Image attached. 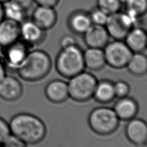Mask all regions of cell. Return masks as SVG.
Segmentation results:
<instances>
[{"mask_svg":"<svg viewBox=\"0 0 147 147\" xmlns=\"http://www.w3.org/2000/svg\"><path fill=\"white\" fill-rule=\"evenodd\" d=\"M8 123L11 134L26 144H37L46 135L47 129L43 121L32 114H17L12 117Z\"/></svg>","mask_w":147,"mask_h":147,"instance_id":"obj_1","label":"cell"},{"mask_svg":"<svg viewBox=\"0 0 147 147\" xmlns=\"http://www.w3.org/2000/svg\"><path fill=\"white\" fill-rule=\"evenodd\" d=\"M51 59L45 51L40 49L28 52L26 57L16 69L18 76L26 81L34 82L44 78L51 68Z\"/></svg>","mask_w":147,"mask_h":147,"instance_id":"obj_2","label":"cell"},{"mask_svg":"<svg viewBox=\"0 0 147 147\" xmlns=\"http://www.w3.org/2000/svg\"><path fill=\"white\" fill-rule=\"evenodd\" d=\"M55 65L61 76L71 78L85 68L83 51L77 44L61 48L57 55Z\"/></svg>","mask_w":147,"mask_h":147,"instance_id":"obj_3","label":"cell"},{"mask_svg":"<svg viewBox=\"0 0 147 147\" xmlns=\"http://www.w3.org/2000/svg\"><path fill=\"white\" fill-rule=\"evenodd\" d=\"M91 130L99 135H109L114 133L119 126V119L113 109L99 107L92 110L88 118Z\"/></svg>","mask_w":147,"mask_h":147,"instance_id":"obj_4","label":"cell"},{"mask_svg":"<svg viewBox=\"0 0 147 147\" xmlns=\"http://www.w3.org/2000/svg\"><path fill=\"white\" fill-rule=\"evenodd\" d=\"M98 83L92 74L82 71L69 78L67 83L69 97L77 102H86L93 97Z\"/></svg>","mask_w":147,"mask_h":147,"instance_id":"obj_5","label":"cell"},{"mask_svg":"<svg viewBox=\"0 0 147 147\" xmlns=\"http://www.w3.org/2000/svg\"><path fill=\"white\" fill-rule=\"evenodd\" d=\"M103 49L106 63L115 69L126 67L133 53L123 40L109 41Z\"/></svg>","mask_w":147,"mask_h":147,"instance_id":"obj_6","label":"cell"},{"mask_svg":"<svg viewBox=\"0 0 147 147\" xmlns=\"http://www.w3.org/2000/svg\"><path fill=\"white\" fill-rule=\"evenodd\" d=\"M136 22L125 11H119L109 15L105 25L110 37L123 40L130 29L136 26Z\"/></svg>","mask_w":147,"mask_h":147,"instance_id":"obj_7","label":"cell"},{"mask_svg":"<svg viewBox=\"0 0 147 147\" xmlns=\"http://www.w3.org/2000/svg\"><path fill=\"white\" fill-rule=\"evenodd\" d=\"M29 48L26 43L20 40L5 47L4 57L7 66L16 70L26 57Z\"/></svg>","mask_w":147,"mask_h":147,"instance_id":"obj_8","label":"cell"},{"mask_svg":"<svg viewBox=\"0 0 147 147\" xmlns=\"http://www.w3.org/2000/svg\"><path fill=\"white\" fill-rule=\"evenodd\" d=\"M46 37L45 30L32 19H25L20 23V37L30 47L41 44Z\"/></svg>","mask_w":147,"mask_h":147,"instance_id":"obj_9","label":"cell"},{"mask_svg":"<svg viewBox=\"0 0 147 147\" xmlns=\"http://www.w3.org/2000/svg\"><path fill=\"white\" fill-rule=\"evenodd\" d=\"M127 139L133 144L142 146L147 141V125L140 118H133L130 119L125 129Z\"/></svg>","mask_w":147,"mask_h":147,"instance_id":"obj_10","label":"cell"},{"mask_svg":"<svg viewBox=\"0 0 147 147\" xmlns=\"http://www.w3.org/2000/svg\"><path fill=\"white\" fill-rule=\"evenodd\" d=\"M83 35L84 43L90 48L103 49L109 42L110 36L103 25L92 24Z\"/></svg>","mask_w":147,"mask_h":147,"instance_id":"obj_11","label":"cell"},{"mask_svg":"<svg viewBox=\"0 0 147 147\" xmlns=\"http://www.w3.org/2000/svg\"><path fill=\"white\" fill-rule=\"evenodd\" d=\"M23 92L22 86L16 77L6 75L0 80V97L6 101L19 99Z\"/></svg>","mask_w":147,"mask_h":147,"instance_id":"obj_12","label":"cell"},{"mask_svg":"<svg viewBox=\"0 0 147 147\" xmlns=\"http://www.w3.org/2000/svg\"><path fill=\"white\" fill-rule=\"evenodd\" d=\"M20 38V23L4 18L0 21V46L5 48Z\"/></svg>","mask_w":147,"mask_h":147,"instance_id":"obj_13","label":"cell"},{"mask_svg":"<svg viewBox=\"0 0 147 147\" xmlns=\"http://www.w3.org/2000/svg\"><path fill=\"white\" fill-rule=\"evenodd\" d=\"M32 20L46 31L55 26L57 15L54 7L38 5L33 11Z\"/></svg>","mask_w":147,"mask_h":147,"instance_id":"obj_14","label":"cell"},{"mask_svg":"<svg viewBox=\"0 0 147 147\" xmlns=\"http://www.w3.org/2000/svg\"><path fill=\"white\" fill-rule=\"evenodd\" d=\"M92 24L89 13L83 10H78L72 12L67 20L68 28L76 34L83 35Z\"/></svg>","mask_w":147,"mask_h":147,"instance_id":"obj_15","label":"cell"},{"mask_svg":"<svg viewBox=\"0 0 147 147\" xmlns=\"http://www.w3.org/2000/svg\"><path fill=\"white\" fill-rule=\"evenodd\" d=\"M123 41L133 53L143 52L147 44L146 30L142 27L134 26L127 34Z\"/></svg>","mask_w":147,"mask_h":147,"instance_id":"obj_16","label":"cell"},{"mask_svg":"<svg viewBox=\"0 0 147 147\" xmlns=\"http://www.w3.org/2000/svg\"><path fill=\"white\" fill-rule=\"evenodd\" d=\"M45 94L47 99L53 103L65 102L69 97L67 83L59 79L49 82L45 88Z\"/></svg>","mask_w":147,"mask_h":147,"instance_id":"obj_17","label":"cell"},{"mask_svg":"<svg viewBox=\"0 0 147 147\" xmlns=\"http://www.w3.org/2000/svg\"><path fill=\"white\" fill-rule=\"evenodd\" d=\"M113 109L119 120L129 121L136 116L138 106L135 100L125 96L119 98L115 102Z\"/></svg>","mask_w":147,"mask_h":147,"instance_id":"obj_18","label":"cell"},{"mask_svg":"<svg viewBox=\"0 0 147 147\" xmlns=\"http://www.w3.org/2000/svg\"><path fill=\"white\" fill-rule=\"evenodd\" d=\"M83 59L85 68L92 71L100 70L106 64L103 49L102 48L88 47L83 51Z\"/></svg>","mask_w":147,"mask_h":147,"instance_id":"obj_19","label":"cell"},{"mask_svg":"<svg viewBox=\"0 0 147 147\" xmlns=\"http://www.w3.org/2000/svg\"><path fill=\"white\" fill-rule=\"evenodd\" d=\"M93 97L97 102L101 103H107L111 102L115 98L114 83L107 80L98 82Z\"/></svg>","mask_w":147,"mask_h":147,"instance_id":"obj_20","label":"cell"},{"mask_svg":"<svg viewBox=\"0 0 147 147\" xmlns=\"http://www.w3.org/2000/svg\"><path fill=\"white\" fill-rule=\"evenodd\" d=\"M126 67L130 73L134 75L141 76L147 71V58L143 52L133 53Z\"/></svg>","mask_w":147,"mask_h":147,"instance_id":"obj_21","label":"cell"},{"mask_svg":"<svg viewBox=\"0 0 147 147\" xmlns=\"http://www.w3.org/2000/svg\"><path fill=\"white\" fill-rule=\"evenodd\" d=\"M125 11L137 24L146 12L147 0H125Z\"/></svg>","mask_w":147,"mask_h":147,"instance_id":"obj_22","label":"cell"},{"mask_svg":"<svg viewBox=\"0 0 147 147\" xmlns=\"http://www.w3.org/2000/svg\"><path fill=\"white\" fill-rule=\"evenodd\" d=\"M5 18L21 23L26 19V11L10 0L3 3Z\"/></svg>","mask_w":147,"mask_h":147,"instance_id":"obj_23","label":"cell"},{"mask_svg":"<svg viewBox=\"0 0 147 147\" xmlns=\"http://www.w3.org/2000/svg\"><path fill=\"white\" fill-rule=\"evenodd\" d=\"M96 7L108 15L120 11L122 0H96Z\"/></svg>","mask_w":147,"mask_h":147,"instance_id":"obj_24","label":"cell"},{"mask_svg":"<svg viewBox=\"0 0 147 147\" xmlns=\"http://www.w3.org/2000/svg\"><path fill=\"white\" fill-rule=\"evenodd\" d=\"M88 13L92 24L103 26L105 25L109 16L107 14L97 7L94 8Z\"/></svg>","mask_w":147,"mask_h":147,"instance_id":"obj_25","label":"cell"},{"mask_svg":"<svg viewBox=\"0 0 147 147\" xmlns=\"http://www.w3.org/2000/svg\"><path fill=\"white\" fill-rule=\"evenodd\" d=\"M114 90L115 97L119 99L127 96L130 91V87L126 82L119 80L114 83Z\"/></svg>","mask_w":147,"mask_h":147,"instance_id":"obj_26","label":"cell"},{"mask_svg":"<svg viewBox=\"0 0 147 147\" xmlns=\"http://www.w3.org/2000/svg\"><path fill=\"white\" fill-rule=\"evenodd\" d=\"M11 134L9 123L0 117V145H2Z\"/></svg>","mask_w":147,"mask_h":147,"instance_id":"obj_27","label":"cell"},{"mask_svg":"<svg viewBox=\"0 0 147 147\" xmlns=\"http://www.w3.org/2000/svg\"><path fill=\"white\" fill-rule=\"evenodd\" d=\"M27 145L18 138L10 134L1 146L2 147H28Z\"/></svg>","mask_w":147,"mask_h":147,"instance_id":"obj_28","label":"cell"},{"mask_svg":"<svg viewBox=\"0 0 147 147\" xmlns=\"http://www.w3.org/2000/svg\"><path fill=\"white\" fill-rule=\"evenodd\" d=\"M77 44L75 38L71 35H65L60 40V45L61 48L68 47Z\"/></svg>","mask_w":147,"mask_h":147,"instance_id":"obj_29","label":"cell"},{"mask_svg":"<svg viewBox=\"0 0 147 147\" xmlns=\"http://www.w3.org/2000/svg\"><path fill=\"white\" fill-rule=\"evenodd\" d=\"M13 2L18 5L20 7L27 11L33 5L34 0H10Z\"/></svg>","mask_w":147,"mask_h":147,"instance_id":"obj_30","label":"cell"},{"mask_svg":"<svg viewBox=\"0 0 147 147\" xmlns=\"http://www.w3.org/2000/svg\"><path fill=\"white\" fill-rule=\"evenodd\" d=\"M60 0H34L38 5L55 7Z\"/></svg>","mask_w":147,"mask_h":147,"instance_id":"obj_31","label":"cell"},{"mask_svg":"<svg viewBox=\"0 0 147 147\" xmlns=\"http://www.w3.org/2000/svg\"><path fill=\"white\" fill-rule=\"evenodd\" d=\"M6 75V68L3 63L0 60V80Z\"/></svg>","mask_w":147,"mask_h":147,"instance_id":"obj_32","label":"cell"},{"mask_svg":"<svg viewBox=\"0 0 147 147\" xmlns=\"http://www.w3.org/2000/svg\"><path fill=\"white\" fill-rule=\"evenodd\" d=\"M4 18H5V16H4L3 3L0 2V21H2Z\"/></svg>","mask_w":147,"mask_h":147,"instance_id":"obj_33","label":"cell"},{"mask_svg":"<svg viewBox=\"0 0 147 147\" xmlns=\"http://www.w3.org/2000/svg\"><path fill=\"white\" fill-rule=\"evenodd\" d=\"M8 1H9V0H0V2L3 3H5V2H6Z\"/></svg>","mask_w":147,"mask_h":147,"instance_id":"obj_34","label":"cell"},{"mask_svg":"<svg viewBox=\"0 0 147 147\" xmlns=\"http://www.w3.org/2000/svg\"><path fill=\"white\" fill-rule=\"evenodd\" d=\"M0 147H2V146H1V145H0Z\"/></svg>","mask_w":147,"mask_h":147,"instance_id":"obj_35","label":"cell"}]
</instances>
